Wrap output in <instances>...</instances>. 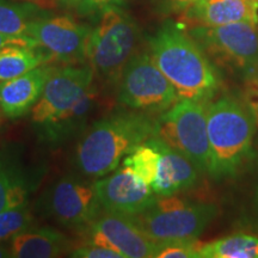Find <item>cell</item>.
I'll list each match as a JSON object with an SVG mask.
<instances>
[{
    "label": "cell",
    "instance_id": "cell-1",
    "mask_svg": "<svg viewBox=\"0 0 258 258\" xmlns=\"http://www.w3.org/2000/svg\"><path fill=\"white\" fill-rule=\"evenodd\" d=\"M95 72L85 66L54 67L31 109V124L43 143L56 145L82 131L96 102Z\"/></svg>",
    "mask_w": 258,
    "mask_h": 258
},
{
    "label": "cell",
    "instance_id": "cell-2",
    "mask_svg": "<svg viewBox=\"0 0 258 258\" xmlns=\"http://www.w3.org/2000/svg\"><path fill=\"white\" fill-rule=\"evenodd\" d=\"M156 120L140 111H117L84 132L74 153V165L88 178H102L120 166L135 148L153 137Z\"/></svg>",
    "mask_w": 258,
    "mask_h": 258
},
{
    "label": "cell",
    "instance_id": "cell-3",
    "mask_svg": "<svg viewBox=\"0 0 258 258\" xmlns=\"http://www.w3.org/2000/svg\"><path fill=\"white\" fill-rule=\"evenodd\" d=\"M150 55L179 99L205 102L217 92L219 74L207 54L178 25L166 22L150 38Z\"/></svg>",
    "mask_w": 258,
    "mask_h": 258
},
{
    "label": "cell",
    "instance_id": "cell-4",
    "mask_svg": "<svg viewBox=\"0 0 258 258\" xmlns=\"http://www.w3.org/2000/svg\"><path fill=\"white\" fill-rule=\"evenodd\" d=\"M256 123L243 103L222 97L207 105V131L211 147L209 176L215 179L234 176L252 146Z\"/></svg>",
    "mask_w": 258,
    "mask_h": 258
},
{
    "label": "cell",
    "instance_id": "cell-5",
    "mask_svg": "<svg viewBox=\"0 0 258 258\" xmlns=\"http://www.w3.org/2000/svg\"><path fill=\"white\" fill-rule=\"evenodd\" d=\"M138 40V25L131 16L112 5L103 10L86 46V60L95 76L109 85L120 82L124 67L135 54Z\"/></svg>",
    "mask_w": 258,
    "mask_h": 258
},
{
    "label": "cell",
    "instance_id": "cell-6",
    "mask_svg": "<svg viewBox=\"0 0 258 258\" xmlns=\"http://www.w3.org/2000/svg\"><path fill=\"white\" fill-rule=\"evenodd\" d=\"M218 213V207L213 203L194 202L170 195L158 196L150 208L134 219L154 241L163 245L169 241L198 239Z\"/></svg>",
    "mask_w": 258,
    "mask_h": 258
},
{
    "label": "cell",
    "instance_id": "cell-7",
    "mask_svg": "<svg viewBox=\"0 0 258 258\" xmlns=\"http://www.w3.org/2000/svg\"><path fill=\"white\" fill-rule=\"evenodd\" d=\"M153 137L184 154L200 172L209 175L211 147L205 102L179 99L157 118Z\"/></svg>",
    "mask_w": 258,
    "mask_h": 258
},
{
    "label": "cell",
    "instance_id": "cell-8",
    "mask_svg": "<svg viewBox=\"0 0 258 258\" xmlns=\"http://www.w3.org/2000/svg\"><path fill=\"white\" fill-rule=\"evenodd\" d=\"M117 101L132 110L163 114L179 101L173 85L150 54H134L118 82Z\"/></svg>",
    "mask_w": 258,
    "mask_h": 258
},
{
    "label": "cell",
    "instance_id": "cell-9",
    "mask_svg": "<svg viewBox=\"0 0 258 258\" xmlns=\"http://www.w3.org/2000/svg\"><path fill=\"white\" fill-rule=\"evenodd\" d=\"M190 36L226 69L247 74L258 67V24L199 25L190 31Z\"/></svg>",
    "mask_w": 258,
    "mask_h": 258
},
{
    "label": "cell",
    "instance_id": "cell-10",
    "mask_svg": "<svg viewBox=\"0 0 258 258\" xmlns=\"http://www.w3.org/2000/svg\"><path fill=\"white\" fill-rule=\"evenodd\" d=\"M47 214L69 228L91 225L101 215L102 206L95 182L77 176H63L53 183L43 195Z\"/></svg>",
    "mask_w": 258,
    "mask_h": 258
},
{
    "label": "cell",
    "instance_id": "cell-11",
    "mask_svg": "<svg viewBox=\"0 0 258 258\" xmlns=\"http://www.w3.org/2000/svg\"><path fill=\"white\" fill-rule=\"evenodd\" d=\"M89 241L114 250L123 258H153L161 247L134 217L110 212H104L92 222Z\"/></svg>",
    "mask_w": 258,
    "mask_h": 258
},
{
    "label": "cell",
    "instance_id": "cell-12",
    "mask_svg": "<svg viewBox=\"0 0 258 258\" xmlns=\"http://www.w3.org/2000/svg\"><path fill=\"white\" fill-rule=\"evenodd\" d=\"M91 28L69 16H43L34 21L28 36L49 53L53 60L76 62L86 59V46Z\"/></svg>",
    "mask_w": 258,
    "mask_h": 258
},
{
    "label": "cell",
    "instance_id": "cell-13",
    "mask_svg": "<svg viewBox=\"0 0 258 258\" xmlns=\"http://www.w3.org/2000/svg\"><path fill=\"white\" fill-rule=\"evenodd\" d=\"M95 188L103 211L131 217L144 213L158 198L152 186L127 166L97 179Z\"/></svg>",
    "mask_w": 258,
    "mask_h": 258
},
{
    "label": "cell",
    "instance_id": "cell-14",
    "mask_svg": "<svg viewBox=\"0 0 258 258\" xmlns=\"http://www.w3.org/2000/svg\"><path fill=\"white\" fill-rule=\"evenodd\" d=\"M54 67L44 63L17 78L0 82V111L9 118H18L30 112Z\"/></svg>",
    "mask_w": 258,
    "mask_h": 258
},
{
    "label": "cell",
    "instance_id": "cell-15",
    "mask_svg": "<svg viewBox=\"0 0 258 258\" xmlns=\"http://www.w3.org/2000/svg\"><path fill=\"white\" fill-rule=\"evenodd\" d=\"M147 141L159 152L157 177L152 183L157 196L176 195L196 184L200 171L191 160L159 139L152 137Z\"/></svg>",
    "mask_w": 258,
    "mask_h": 258
},
{
    "label": "cell",
    "instance_id": "cell-16",
    "mask_svg": "<svg viewBox=\"0 0 258 258\" xmlns=\"http://www.w3.org/2000/svg\"><path fill=\"white\" fill-rule=\"evenodd\" d=\"M188 14L200 25L207 27L239 22L258 24V0H203Z\"/></svg>",
    "mask_w": 258,
    "mask_h": 258
},
{
    "label": "cell",
    "instance_id": "cell-17",
    "mask_svg": "<svg viewBox=\"0 0 258 258\" xmlns=\"http://www.w3.org/2000/svg\"><path fill=\"white\" fill-rule=\"evenodd\" d=\"M69 238L54 228H29L10 240V257L53 258L69 251Z\"/></svg>",
    "mask_w": 258,
    "mask_h": 258
},
{
    "label": "cell",
    "instance_id": "cell-18",
    "mask_svg": "<svg viewBox=\"0 0 258 258\" xmlns=\"http://www.w3.org/2000/svg\"><path fill=\"white\" fill-rule=\"evenodd\" d=\"M51 60L50 54L38 46L10 44L0 49V82L17 78Z\"/></svg>",
    "mask_w": 258,
    "mask_h": 258
},
{
    "label": "cell",
    "instance_id": "cell-19",
    "mask_svg": "<svg viewBox=\"0 0 258 258\" xmlns=\"http://www.w3.org/2000/svg\"><path fill=\"white\" fill-rule=\"evenodd\" d=\"M31 189L21 166L0 152V213L28 202Z\"/></svg>",
    "mask_w": 258,
    "mask_h": 258
},
{
    "label": "cell",
    "instance_id": "cell-20",
    "mask_svg": "<svg viewBox=\"0 0 258 258\" xmlns=\"http://www.w3.org/2000/svg\"><path fill=\"white\" fill-rule=\"evenodd\" d=\"M46 14L32 2L0 0V32L12 36H28L31 23Z\"/></svg>",
    "mask_w": 258,
    "mask_h": 258
},
{
    "label": "cell",
    "instance_id": "cell-21",
    "mask_svg": "<svg viewBox=\"0 0 258 258\" xmlns=\"http://www.w3.org/2000/svg\"><path fill=\"white\" fill-rule=\"evenodd\" d=\"M200 258H258V238L235 234L200 246Z\"/></svg>",
    "mask_w": 258,
    "mask_h": 258
},
{
    "label": "cell",
    "instance_id": "cell-22",
    "mask_svg": "<svg viewBox=\"0 0 258 258\" xmlns=\"http://www.w3.org/2000/svg\"><path fill=\"white\" fill-rule=\"evenodd\" d=\"M158 163H159V152L148 141L135 148L122 161V165L134 171L138 177L144 182L152 186L157 177Z\"/></svg>",
    "mask_w": 258,
    "mask_h": 258
},
{
    "label": "cell",
    "instance_id": "cell-23",
    "mask_svg": "<svg viewBox=\"0 0 258 258\" xmlns=\"http://www.w3.org/2000/svg\"><path fill=\"white\" fill-rule=\"evenodd\" d=\"M34 215L28 202L0 213V243L11 240L15 235L32 227Z\"/></svg>",
    "mask_w": 258,
    "mask_h": 258
},
{
    "label": "cell",
    "instance_id": "cell-24",
    "mask_svg": "<svg viewBox=\"0 0 258 258\" xmlns=\"http://www.w3.org/2000/svg\"><path fill=\"white\" fill-rule=\"evenodd\" d=\"M158 258H200V245L196 239L169 241L161 245Z\"/></svg>",
    "mask_w": 258,
    "mask_h": 258
},
{
    "label": "cell",
    "instance_id": "cell-25",
    "mask_svg": "<svg viewBox=\"0 0 258 258\" xmlns=\"http://www.w3.org/2000/svg\"><path fill=\"white\" fill-rule=\"evenodd\" d=\"M241 96L245 106L249 109L258 127V67L245 74Z\"/></svg>",
    "mask_w": 258,
    "mask_h": 258
},
{
    "label": "cell",
    "instance_id": "cell-26",
    "mask_svg": "<svg viewBox=\"0 0 258 258\" xmlns=\"http://www.w3.org/2000/svg\"><path fill=\"white\" fill-rule=\"evenodd\" d=\"M71 256L76 258H123L116 251L88 241L86 244L73 250Z\"/></svg>",
    "mask_w": 258,
    "mask_h": 258
},
{
    "label": "cell",
    "instance_id": "cell-27",
    "mask_svg": "<svg viewBox=\"0 0 258 258\" xmlns=\"http://www.w3.org/2000/svg\"><path fill=\"white\" fill-rule=\"evenodd\" d=\"M203 0H161V5L167 11L188 12L194 6L199 5Z\"/></svg>",
    "mask_w": 258,
    "mask_h": 258
},
{
    "label": "cell",
    "instance_id": "cell-28",
    "mask_svg": "<svg viewBox=\"0 0 258 258\" xmlns=\"http://www.w3.org/2000/svg\"><path fill=\"white\" fill-rule=\"evenodd\" d=\"M116 2H118V0H82L78 6L82 14L89 15L99 11V10H104Z\"/></svg>",
    "mask_w": 258,
    "mask_h": 258
},
{
    "label": "cell",
    "instance_id": "cell-29",
    "mask_svg": "<svg viewBox=\"0 0 258 258\" xmlns=\"http://www.w3.org/2000/svg\"><path fill=\"white\" fill-rule=\"evenodd\" d=\"M10 44H23V46H37L34 38L29 36H12L0 32V49Z\"/></svg>",
    "mask_w": 258,
    "mask_h": 258
},
{
    "label": "cell",
    "instance_id": "cell-30",
    "mask_svg": "<svg viewBox=\"0 0 258 258\" xmlns=\"http://www.w3.org/2000/svg\"><path fill=\"white\" fill-rule=\"evenodd\" d=\"M59 2L62 5H66V6H76V5H79L82 0H59Z\"/></svg>",
    "mask_w": 258,
    "mask_h": 258
},
{
    "label": "cell",
    "instance_id": "cell-31",
    "mask_svg": "<svg viewBox=\"0 0 258 258\" xmlns=\"http://www.w3.org/2000/svg\"><path fill=\"white\" fill-rule=\"evenodd\" d=\"M5 257H10L9 246L5 247V246H3V245H0V258H5Z\"/></svg>",
    "mask_w": 258,
    "mask_h": 258
},
{
    "label": "cell",
    "instance_id": "cell-32",
    "mask_svg": "<svg viewBox=\"0 0 258 258\" xmlns=\"http://www.w3.org/2000/svg\"><path fill=\"white\" fill-rule=\"evenodd\" d=\"M28 2H32V3H38L37 0H28Z\"/></svg>",
    "mask_w": 258,
    "mask_h": 258
},
{
    "label": "cell",
    "instance_id": "cell-33",
    "mask_svg": "<svg viewBox=\"0 0 258 258\" xmlns=\"http://www.w3.org/2000/svg\"><path fill=\"white\" fill-rule=\"evenodd\" d=\"M37 2H44V0H37Z\"/></svg>",
    "mask_w": 258,
    "mask_h": 258
}]
</instances>
